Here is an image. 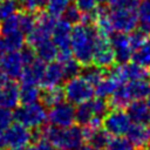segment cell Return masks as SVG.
<instances>
[{
    "mask_svg": "<svg viewBox=\"0 0 150 150\" xmlns=\"http://www.w3.org/2000/svg\"><path fill=\"white\" fill-rule=\"evenodd\" d=\"M35 130V132L32 131L33 141L45 139L59 150H75L84 142L82 128L74 124L67 128H56L53 125L41 127Z\"/></svg>",
    "mask_w": 150,
    "mask_h": 150,
    "instance_id": "obj_1",
    "label": "cell"
},
{
    "mask_svg": "<svg viewBox=\"0 0 150 150\" xmlns=\"http://www.w3.org/2000/svg\"><path fill=\"white\" fill-rule=\"evenodd\" d=\"M96 30L93 25L76 23L71 27L69 48L73 57L81 64H88L93 61Z\"/></svg>",
    "mask_w": 150,
    "mask_h": 150,
    "instance_id": "obj_2",
    "label": "cell"
},
{
    "mask_svg": "<svg viewBox=\"0 0 150 150\" xmlns=\"http://www.w3.org/2000/svg\"><path fill=\"white\" fill-rule=\"evenodd\" d=\"M14 120L28 129H39L47 122V110L41 102L22 104L15 108Z\"/></svg>",
    "mask_w": 150,
    "mask_h": 150,
    "instance_id": "obj_3",
    "label": "cell"
},
{
    "mask_svg": "<svg viewBox=\"0 0 150 150\" xmlns=\"http://www.w3.org/2000/svg\"><path fill=\"white\" fill-rule=\"evenodd\" d=\"M64 98L73 105H79L91 100L95 96V89L91 83L77 75L64 81L63 86Z\"/></svg>",
    "mask_w": 150,
    "mask_h": 150,
    "instance_id": "obj_4",
    "label": "cell"
},
{
    "mask_svg": "<svg viewBox=\"0 0 150 150\" xmlns=\"http://www.w3.org/2000/svg\"><path fill=\"white\" fill-rule=\"evenodd\" d=\"M131 124L132 122L129 115L123 109L108 110V112L102 118V128L115 137L125 135Z\"/></svg>",
    "mask_w": 150,
    "mask_h": 150,
    "instance_id": "obj_5",
    "label": "cell"
},
{
    "mask_svg": "<svg viewBox=\"0 0 150 150\" xmlns=\"http://www.w3.org/2000/svg\"><path fill=\"white\" fill-rule=\"evenodd\" d=\"M55 21H56V19H54L49 14L39 13L38 21H36L34 29L26 36V43L34 48L38 45H40L47 40H50Z\"/></svg>",
    "mask_w": 150,
    "mask_h": 150,
    "instance_id": "obj_6",
    "label": "cell"
},
{
    "mask_svg": "<svg viewBox=\"0 0 150 150\" xmlns=\"http://www.w3.org/2000/svg\"><path fill=\"white\" fill-rule=\"evenodd\" d=\"M47 121L56 128H67L75 122V108L68 101H62L49 108Z\"/></svg>",
    "mask_w": 150,
    "mask_h": 150,
    "instance_id": "obj_7",
    "label": "cell"
},
{
    "mask_svg": "<svg viewBox=\"0 0 150 150\" xmlns=\"http://www.w3.org/2000/svg\"><path fill=\"white\" fill-rule=\"evenodd\" d=\"M109 21L114 32L130 33L138 26V18L136 11L131 9H110L109 8Z\"/></svg>",
    "mask_w": 150,
    "mask_h": 150,
    "instance_id": "obj_8",
    "label": "cell"
},
{
    "mask_svg": "<svg viewBox=\"0 0 150 150\" xmlns=\"http://www.w3.org/2000/svg\"><path fill=\"white\" fill-rule=\"evenodd\" d=\"M2 136L5 146H8L9 149L27 146L33 141L32 130L23 127L20 123L12 124L2 132Z\"/></svg>",
    "mask_w": 150,
    "mask_h": 150,
    "instance_id": "obj_9",
    "label": "cell"
},
{
    "mask_svg": "<svg viewBox=\"0 0 150 150\" xmlns=\"http://www.w3.org/2000/svg\"><path fill=\"white\" fill-rule=\"evenodd\" d=\"M91 63L104 70L115 66L116 60L108 38H102L98 35L96 36Z\"/></svg>",
    "mask_w": 150,
    "mask_h": 150,
    "instance_id": "obj_10",
    "label": "cell"
},
{
    "mask_svg": "<svg viewBox=\"0 0 150 150\" xmlns=\"http://www.w3.org/2000/svg\"><path fill=\"white\" fill-rule=\"evenodd\" d=\"M23 68L25 64L22 62L19 50L6 52V54L0 60V73L7 80H20Z\"/></svg>",
    "mask_w": 150,
    "mask_h": 150,
    "instance_id": "obj_11",
    "label": "cell"
},
{
    "mask_svg": "<svg viewBox=\"0 0 150 150\" xmlns=\"http://www.w3.org/2000/svg\"><path fill=\"white\" fill-rule=\"evenodd\" d=\"M109 42H110V46L112 48L116 63L122 64V63H127L131 60L132 48L130 46L128 34L114 32L109 36Z\"/></svg>",
    "mask_w": 150,
    "mask_h": 150,
    "instance_id": "obj_12",
    "label": "cell"
},
{
    "mask_svg": "<svg viewBox=\"0 0 150 150\" xmlns=\"http://www.w3.org/2000/svg\"><path fill=\"white\" fill-rule=\"evenodd\" d=\"M64 81H66V76H64L62 63H60L59 61L54 60V61L48 62L46 64L45 73H43V76H42L40 86L43 89L54 88V87H61V84Z\"/></svg>",
    "mask_w": 150,
    "mask_h": 150,
    "instance_id": "obj_13",
    "label": "cell"
},
{
    "mask_svg": "<svg viewBox=\"0 0 150 150\" xmlns=\"http://www.w3.org/2000/svg\"><path fill=\"white\" fill-rule=\"evenodd\" d=\"M125 135L137 150H143L150 146V125L148 123L131 124Z\"/></svg>",
    "mask_w": 150,
    "mask_h": 150,
    "instance_id": "obj_14",
    "label": "cell"
},
{
    "mask_svg": "<svg viewBox=\"0 0 150 150\" xmlns=\"http://www.w3.org/2000/svg\"><path fill=\"white\" fill-rule=\"evenodd\" d=\"M19 88L16 81H5L2 87L0 88V107L6 109H15L20 103L19 97Z\"/></svg>",
    "mask_w": 150,
    "mask_h": 150,
    "instance_id": "obj_15",
    "label": "cell"
},
{
    "mask_svg": "<svg viewBox=\"0 0 150 150\" xmlns=\"http://www.w3.org/2000/svg\"><path fill=\"white\" fill-rule=\"evenodd\" d=\"M71 25L64 21L63 19L56 20L50 40L59 49H68L70 43V32H71Z\"/></svg>",
    "mask_w": 150,
    "mask_h": 150,
    "instance_id": "obj_16",
    "label": "cell"
},
{
    "mask_svg": "<svg viewBox=\"0 0 150 150\" xmlns=\"http://www.w3.org/2000/svg\"><path fill=\"white\" fill-rule=\"evenodd\" d=\"M45 68H46V62H43L36 57L30 63L25 66L22 75L20 77L21 83H29V84L40 86L43 73H45Z\"/></svg>",
    "mask_w": 150,
    "mask_h": 150,
    "instance_id": "obj_17",
    "label": "cell"
},
{
    "mask_svg": "<svg viewBox=\"0 0 150 150\" xmlns=\"http://www.w3.org/2000/svg\"><path fill=\"white\" fill-rule=\"evenodd\" d=\"M127 114L134 123H149L150 109L145 101L134 100L127 107Z\"/></svg>",
    "mask_w": 150,
    "mask_h": 150,
    "instance_id": "obj_18",
    "label": "cell"
},
{
    "mask_svg": "<svg viewBox=\"0 0 150 150\" xmlns=\"http://www.w3.org/2000/svg\"><path fill=\"white\" fill-rule=\"evenodd\" d=\"M117 67H118L120 73L125 82L149 77V73H148L146 68H144L132 61H129V62L122 63V64H117Z\"/></svg>",
    "mask_w": 150,
    "mask_h": 150,
    "instance_id": "obj_19",
    "label": "cell"
},
{
    "mask_svg": "<svg viewBox=\"0 0 150 150\" xmlns=\"http://www.w3.org/2000/svg\"><path fill=\"white\" fill-rule=\"evenodd\" d=\"M131 100H143L150 93V80L141 79L125 82Z\"/></svg>",
    "mask_w": 150,
    "mask_h": 150,
    "instance_id": "obj_20",
    "label": "cell"
},
{
    "mask_svg": "<svg viewBox=\"0 0 150 150\" xmlns=\"http://www.w3.org/2000/svg\"><path fill=\"white\" fill-rule=\"evenodd\" d=\"M83 137H84V141H87L91 146L100 150L105 149V146L111 139V135L108 134L103 128H100L89 132H83Z\"/></svg>",
    "mask_w": 150,
    "mask_h": 150,
    "instance_id": "obj_21",
    "label": "cell"
},
{
    "mask_svg": "<svg viewBox=\"0 0 150 150\" xmlns=\"http://www.w3.org/2000/svg\"><path fill=\"white\" fill-rule=\"evenodd\" d=\"M34 50H35L36 57L40 59L41 61L46 62V63L56 60L57 47L53 43L52 40H47V41L38 45L36 47H34Z\"/></svg>",
    "mask_w": 150,
    "mask_h": 150,
    "instance_id": "obj_22",
    "label": "cell"
},
{
    "mask_svg": "<svg viewBox=\"0 0 150 150\" xmlns=\"http://www.w3.org/2000/svg\"><path fill=\"white\" fill-rule=\"evenodd\" d=\"M64 100H66L64 93L61 87L45 89V91H41V95H40V101L46 108H50Z\"/></svg>",
    "mask_w": 150,
    "mask_h": 150,
    "instance_id": "obj_23",
    "label": "cell"
},
{
    "mask_svg": "<svg viewBox=\"0 0 150 150\" xmlns=\"http://www.w3.org/2000/svg\"><path fill=\"white\" fill-rule=\"evenodd\" d=\"M138 28L150 35V0H141L136 8Z\"/></svg>",
    "mask_w": 150,
    "mask_h": 150,
    "instance_id": "obj_24",
    "label": "cell"
},
{
    "mask_svg": "<svg viewBox=\"0 0 150 150\" xmlns=\"http://www.w3.org/2000/svg\"><path fill=\"white\" fill-rule=\"evenodd\" d=\"M132 62L148 68L150 66V39L148 38L143 43H141L137 48L132 50L131 60Z\"/></svg>",
    "mask_w": 150,
    "mask_h": 150,
    "instance_id": "obj_25",
    "label": "cell"
},
{
    "mask_svg": "<svg viewBox=\"0 0 150 150\" xmlns=\"http://www.w3.org/2000/svg\"><path fill=\"white\" fill-rule=\"evenodd\" d=\"M41 91L39 89V86L29 84V83H21L19 88V97L21 104L33 103L40 101Z\"/></svg>",
    "mask_w": 150,
    "mask_h": 150,
    "instance_id": "obj_26",
    "label": "cell"
},
{
    "mask_svg": "<svg viewBox=\"0 0 150 150\" xmlns=\"http://www.w3.org/2000/svg\"><path fill=\"white\" fill-rule=\"evenodd\" d=\"M2 40L7 52L20 50L26 45V35L21 30H15L9 34H6L2 36Z\"/></svg>",
    "mask_w": 150,
    "mask_h": 150,
    "instance_id": "obj_27",
    "label": "cell"
},
{
    "mask_svg": "<svg viewBox=\"0 0 150 150\" xmlns=\"http://www.w3.org/2000/svg\"><path fill=\"white\" fill-rule=\"evenodd\" d=\"M105 70L95 66L94 63H88L81 67L80 70V76H82L84 80H87L89 83H91L93 86H95L104 75Z\"/></svg>",
    "mask_w": 150,
    "mask_h": 150,
    "instance_id": "obj_28",
    "label": "cell"
},
{
    "mask_svg": "<svg viewBox=\"0 0 150 150\" xmlns=\"http://www.w3.org/2000/svg\"><path fill=\"white\" fill-rule=\"evenodd\" d=\"M38 21V14L34 12H19V29L27 36L35 27Z\"/></svg>",
    "mask_w": 150,
    "mask_h": 150,
    "instance_id": "obj_29",
    "label": "cell"
},
{
    "mask_svg": "<svg viewBox=\"0 0 150 150\" xmlns=\"http://www.w3.org/2000/svg\"><path fill=\"white\" fill-rule=\"evenodd\" d=\"M94 116H95V114H94L90 100L84 103L79 104L77 108L75 109V122H77L79 125H81V127L86 125Z\"/></svg>",
    "mask_w": 150,
    "mask_h": 150,
    "instance_id": "obj_30",
    "label": "cell"
},
{
    "mask_svg": "<svg viewBox=\"0 0 150 150\" xmlns=\"http://www.w3.org/2000/svg\"><path fill=\"white\" fill-rule=\"evenodd\" d=\"M70 0H48L46 5V13L53 16L54 19H59L62 16L63 12L68 7Z\"/></svg>",
    "mask_w": 150,
    "mask_h": 150,
    "instance_id": "obj_31",
    "label": "cell"
},
{
    "mask_svg": "<svg viewBox=\"0 0 150 150\" xmlns=\"http://www.w3.org/2000/svg\"><path fill=\"white\" fill-rule=\"evenodd\" d=\"M20 11V0H0V22Z\"/></svg>",
    "mask_w": 150,
    "mask_h": 150,
    "instance_id": "obj_32",
    "label": "cell"
},
{
    "mask_svg": "<svg viewBox=\"0 0 150 150\" xmlns=\"http://www.w3.org/2000/svg\"><path fill=\"white\" fill-rule=\"evenodd\" d=\"M15 30H20L19 29V12L8 16L7 19L0 22V34L2 36L12 32H15Z\"/></svg>",
    "mask_w": 150,
    "mask_h": 150,
    "instance_id": "obj_33",
    "label": "cell"
},
{
    "mask_svg": "<svg viewBox=\"0 0 150 150\" xmlns=\"http://www.w3.org/2000/svg\"><path fill=\"white\" fill-rule=\"evenodd\" d=\"M105 150H137L128 138L118 136L115 138H111L108 145L105 146Z\"/></svg>",
    "mask_w": 150,
    "mask_h": 150,
    "instance_id": "obj_34",
    "label": "cell"
},
{
    "mask_svg": "<svg viewBox=\"0 0 150 150\" xmlns=\"http://www.w3.org/2000/svg\"><path fill=\"white\" fill-rule=\"evenodd\" d=\"M61 19H63L64 21H67L68 23H70L71 26L80 23L81 19H82V13L77 9V7L75 5H68V7L66 8V11L63 12Z\"/></svg>",
    "mask_w": 150,
    "mask_h": 150,
    "instance_id": "obj_35",
    "label": "cell"
},
{
    "mask_svg": "<svg viewBox=\"0 0 150 150\" xmlns=\"http://www.w3.org/2000/svg\"><path fill=\"white\" fill-rule=\"evenodd\" d=\"M47 2L48 0H20V6H21V11L36 13L43 9Z\"/></svg>",
    "mask_w": 150,
    "mask_h": 150,
    "instance_id": "obj_36",
    "label": "cell"
},
{
    "mask_svg": "<svg viewBox=\"0 0 150 150\" xmlns=\"http://www.w3.org/2000/svg\"><path fill=\"white\" fill-rule=\"evenodd\" d=\"M141 0H109L110 9H131L136 11Z\"/></svg>",
    "mask_w": 150,
    "mask_h": 150,
    "instance_id": "obj_37",
    "label": "cell"
},
{
    "mask_svg": "<svg viewBox=\"0 0 150 150\" xmlns=\"http://www.w3.org/2000/svg\"><path fill=\"white\" fill-rule=\"evenodd\" d=\"M62 67H63V71H64V76H66V80L67 79H70V77H74V76H77L80 74V70H81V64L73 57L66 62L62 63Z\"/></svg>",
    "mask_w": 150,
    "mask_h": 150,
    "instance_id": "obj_38",
    "label": "cell"
},
{
    "mask_svg": "<svg viewBox=\"0 0 150 150\" xmlns=\"http://www.w3.org/2000/svg\"><path fill=\"white\" fill-rule=\"evenodd\" d=\"M148 38H149V35L146 33H144L142 29H139L138 27L136 29H134L132 32L128 33V39H129V42H130L132 50L135 48H137L141 43H143Z\"/></svg>",
    "mask_w": 150,
    "mask_h": 150,
    "instance_id": "obj_39",
    "label": "cell"
},
{
    "mask_svg": "<svg viewBox=\"0 0 150 150\" xmlns=\"http://www.w3.org/2000/svg\"><path fill=\"white\" fill-rule=\"evenodd\" d=\"M13 121H14L13 111L0 107V131L4 132L7 128H9L13 124Z\"/></svg>",
    "mask_w": 150,
    "mask_h": 150,
    "instance_id": "obj_40",
    "label": "cell"
},
{
    "mask_svg": "<svg viewBox=\"0 0 150 150\" xmlns=\"http://www.w3.org/2000/svg\"><path fill=\"white\" fill-rule=\"evenodd\" d=\"M97 0H75V6L82 14H90L97 6Z\"/></svg>",
    "mask_w": 150,
    "mask_h": 150,
    "instance_id": "obj_41",
    "label": "cell"
},
{
    "mask_svg": "<svg viewBox=\"0 0 150 150\" xmlns=\"http://www.w3.org/2000/svg\"><path fill=\"white\" fill-rule=\"evenodd\" d=\"M19 52H20V55H21V59H22V62H23L25 66L28 64V63H30L33 60L36 59V54H35L34 48L30 47V46L27 45V43H26Z\"/></svg>",
    "mask_w": 150,
    "mask_h": 150,
    "instance_id": "obj_42",
    "label": "cell"
},
{
    "mask_svg": "<svg viewBox=\"0 0 150 150\" xmlns=\"http://www.w3.org/2000/svg\"><path fill=\"white\" fill-rule=\"evenodd\" d=\"M33 150H59L57 148H55L53 144H50L49 142L45 141V139H41V141H38L36 144L34 146H32Z\"/></svg>",
    "mask_w": 150,
    "mask_h": 150,
    "instance_id": "obj_43",
    "label": "cell"
},
{
    "mask_svg": "<svg viewBox=\"0 0 150 150\" xmlns=\"http://www.w3.org/2000/svg\"><path fill=\"white\" fill-rule=\"evenodd\" d=\"M6 52H7V49H6V46L4 43V40H2V38H0V60L6 54Z\"/></svg>",
    "mask_w": 150,
    "mask_h": 150,
    "instance_id": "obj_44",
    "label": "cell"
},
{
    "mask_svg": "<svg viewBox=\"0 0 150 150\" xmlns=\"http://www.w3.org/2000/svg\"><path fill=\"white\" fill-rule=\"evenodd\" d=\"M75 150H100V149H96V148H94V146H91L90 144H88V145H81V146H79L77 149H75Z\"/></svg>",
    "mask_w": 150,
    "mask_h": 150,
    "instance_id": "obj_45",
    "label": "cell"
},
{
    "mask_svg": "<svg viewBox=\"0 0 150 150\" xmlns=\"http://www.w3.org/2000/svg\"><path fill=\"white\" fill-rule=\"evenodd\" d=\"M5 81H6V79H5V77L1 75V73H0V88L2 87V84L5 83Z\"/></svg>",
    "mask_w": 150,
    "mask_h": 150,
    "instance_id": "obj_46",
    "label": "cell"
},
{
    "mask_svg": "<svg viewBox=\"0 0 150 150\" xmlns=\"http://www.w3.org/2000/svg\"><path fill=\"white\" fill-rule=\"evenodd\" d=\"M9 150H33L32 148H27V146H23V148H15V149H9Z\"/></svg>",
    "mask_w": 150,
    "mask_h": 150,
    "instance_id": "obj_47",
    "label": "cell"
},
{
    "mask_svg": "<svg viewBox=\"0 0 150 150\" xmlns=\"http://www.w3.org/2000/svg\"><path fill=\"white\" fill-rule=\"evenodd\" d=\"M145 98H146V101H145V102H146V104H148V107H149V109H150V93L146 95V97H145Z\"/></svg>",
    "mask_w": 150,
    "mask_h": 150,
    "instance_id": "obj_48",
    "label": "cell"
},
{
    "mask_svg": "<svg viewBox=\"0 0 150 150\" xmlns=\"http://www.w3.org/2000/svg\"><path fill=\"white\" fill-rule=\"evenodd\" d=\"M97 2L98 4H107V2H109V0H97Z\"/></svg>",
    "mask_w": 150,
    "mask_h": 150,
    "instance_id": "obj_49",
    "label": "cell"
},
{
    "mask_svg": "<svg viewBox=\"0 0 150 150\" xmlns=\"http://www.w3.org/2000/svg\"><path fill=\"white\" fill-rule=\"evenodd\" d=\"M148 73H149V76H150V66H149V70H148Z\"/></svg>",
    "mask_w": 150,
    "mask_h": 150,
    "instance_id": "obj_50",
    "label": "cell"
},
{
    "mask_svg": "<svg viewBox=\"0 0 150 150\" xmlns=\"http://www.w3.org/2000/svg\"><path fill=\"white\" fill-rule=\"evenodd\" d=\"M149 123H150V117H149Z\"/></svg>",
    "mask_w": 150,
    "mask_h": 150,
    "instance_id": "obj_51",
    "label": "cell"
},
{
    "mask_svg": "<svg viewBox=\"0 0 150 150\" xmlns=\"http://www.w3.org/2000/svg\"><path fill=\"white\" fill-rule=\"evenodd\" d=\"M149 150H150V146H149Z\"/></svg>",
    "mask_w": 150,
    "mask_h": 150,
    "instance_id": "obj_52",
    "label": "cell"
}]
</instances>
